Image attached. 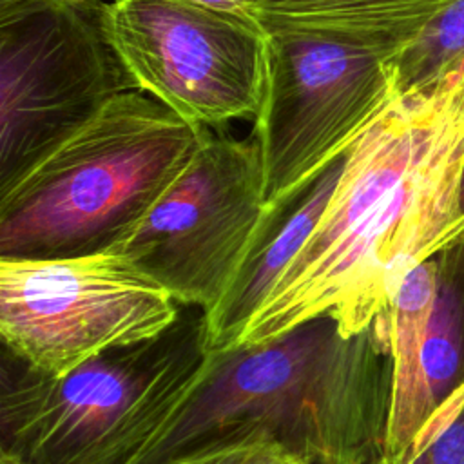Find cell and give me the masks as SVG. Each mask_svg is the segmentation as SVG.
<instances>
[{"mask_svg": "<svg viewBox=\"0 0 464 464\" xmlns=\"http://www.w3.org/2000/svg\"><path fill=\"white\" fill-rule=\"evenodd\" d=\"M462 183L464 54L424 80L395 82L236 346L321 315L344 337L384 319L406 276L464 237Z\"/></svg>", "mask_w": 464, "mask_h": 464, "instance_id": "1", "label": "cell"}, {"mask_svg": "<svg viewBox=\"0 0 464 464\" xmlns=\"http://www.w3.org/2000/svg\"><path fill=\"white\" fill-rule=\"evenodd\" d=\"M390 381L386 317L344 337L321 315L263 343L212 350L190 395L132 464L252 433L303 464H372L384 455Z\"/></svg>", "mask_w": 464, "mask_h": 464, "instance_id": "2", "label": "cell"}, {"mask_svg": "<svg viewBox=\"0 0 464 464\" xmlns=\"http://www.w3.org/2000/svg\"><path fill=\"white\" fill-rule=\"evenodd\" d=\"M208 134L141 91L116 96L0 183V257L109 248L176 181Z\"/></svg>", "mask_w": 464, "mask_h": 464, "instance_id": "3", "label": "cell"}, {"mask_svg": "<svg viewBox=\"0 0 464 464\" xmlns=\"http://www.w3.org/2000/svg\"><path fill=\"white\" fill-rule=\"evenodd\" d=\"M205 314L54 377L5 357L0 451L24 464H132L190 395L210 357Z\"/></svg>", "mask_w": 464, "mask_h": 464, "instance_id": "4", "label": "cell"}, {"mask_svg": "<svg viewBox=\"0 0 464 464\" xmlns=\"http://www.w3.org/2000/svg\"><path fill=\"white\" fill-rule=\"evenodd\" d=\"M286 210L266 201L256 138L210 130L176 181L109 248L132 259L181 306L207 314L228 295Z\"/></svg>", "mask_w": 464, "mask_h": 464, "instance_id": "5", "label": "cell"}, {"mask_svg": "<svg viewBox=\"0 0 464 464\" xmlns=\"http://www.w3.org/2000/svg\"><path fill=\"white\" fill-rule=\"evenodd\" d=\"M183 308L114 248L0 257L4 346L45 375L60 377L105 352L150 341L167 332Z\"/></svg>", "mask_w": 464, "mask_h": 464, "instance_id": "6", "label": "cell"}, {"mask_svg": "<svg viewBox=\"0 0 464 464\" xmlns=\"http://www.w3.org/2000/svg\"><path fill=\"white\" fill-rule=\"evenodd\" d=\"M256 138L266 201L286 210L384 105L395 85L393 54L328 33L274 27Z\"/></svg>", "mask_w": 464, "mask_h": 464, "instance_id": "7", "label": "cell"}, {"mask_svg": "<svg viewBox=\"0 0 464 464\" xmlns=\"http://www.w3.org/2000/svg\"><path fill=\"white\" fill-rule=\"evenodd\" d=\"M96 4L0 0V183L136 91Z\"/></svg>", "mask_w": 464, "mask_h": 464, "instance_id": "8", "label": "cell"}, {"mask_svg": "<svg viewBox=\"0 0 464 464\" xmlns=\"http://www.w3.org/2000/svg\"><path fill=\"white\" fill-rule=\"evenodd\" d=\"M96 13L136 91L210 130L256 118L268 62L257 18L192 0H102Z\"/></svg>", "mask_w": 464, "mask_h": 464, "instance_id": "9", "label": "cell"}, {"mask_svg": "<svg viewBox=\"0 0 464 464\" xmlns=\"http://www.w3.org/2000/svg\"><path fill=\"white\" fill-rule=\"evenodd\" d=\"M455 0H256L265 29L295 27L335 34L397 54Z\"/></svg>", "mask_w": 464, "mask_h": 464, "instance_id": "10", "label": "cell"}, {"mask_svg": "<svg viewBox=\"0 0 464 464\" xmlns=\"http://www.w3.org/2000/svg\"><path fill=\"white\" fill-rule=\"evenodd\" d=\"M437 290V263L428 259L406 276L386 315L392 381L382 457L390 464L404 459L422 428L419 417L420 359Z\"/></svg>", "mask_w": 464, "mask_h": 464, "instance_id": "11", "label": "cell"}, {"mask_svg": "<svg viewBox=\"0 0 464 464\" xmlns=\"http://www.w3.org/2000/svg\"><path fill=\"white\" fill-rule=\"evenodd\" d=\"M343 158L326 167L319 178L288 207L274 234L245 268L228 295L205 314L208 348L236 346L243 328L259 308L277 276L285 270L317 223L341 172Z\"/></svg>", "mask_w": 464, "mask_h": 464, "instance_id": "12", "label": "cell"}, {"mask_svg": "<svg viewBox=\"0 0 464 464\" xmlns=\"http://www.w3.org/2000/svg\"><path fill=\"white\" fill-rule=\"evenodd\" d=\"M464 346V310L459 290L439 281V290L420 359L419 417L422 426L455 392ZM422 430V428H420Z\"/></svg>", "mask_w": 464, "mask_h": 464, "instance_id": "13", "label": "cell"}, {"mask_svg": "<svg viewBox=\"0 0 464 464\" xmlns=\"http://www.w3.org/2000/svg\"><path fill=\"white\" fill-rule=\"evenodd\" d=\"M464 54V0H455L408 42L393 58L395 82L413 83Z\"/></svg>", "mask_w": 464, "mask_h": 464, "instance_id": "14", "label": "cell"}, {"mask_svg": "<svg viewBox=\"0 0 464 464\" xmlns=\"http://www.w3.org/2000/svg\"><path fill=\"white\" fill-rule=\"evenodd\" d=\"M160 464H303L268 435L227 437Z\"/></svg>", "mask_w": 464, "mask_h": 464, "instance_id": "15", "label": "cell"}, {"mask_svg": "<svg viewBox=\"0 0 464 464\" xmlns=\"http://www.w3.org/2000/svg\"><path fill=\"white\" fill-rule=\"evenodd\" d=\"M192 2L207 5V7H214V9H221V11H230V13H239V14L256 18V14H254L256 0H192Z\"/></svg>", "mask_w": 464, "mask_h": 464, "instance_id": "16", "label": "cell"}, {"mask_svg": "<svg viewBox=\"0 0 464 464\" xmlns=\"http://www.w3.org/2000/svg\"><path fill=\"white\" fill-rule=\"evenodd\" d=\"M40 2H53V4H71V5H87V4H96L102 0H40Z\"/></svg>", "mask_w": 464, "mask_h": 464, "instance_id": "17", "label": "cell"}, {"mask_svg": "<svg viewBox=\"0 0 464 464\" xmlns=\"http://www.w3.org/2000/svg\"><path fill=\"white\" fill-rule=\"evenodd\" d=\"M0 464H24V462H22V460H18L16 457L9 455V453L0 451Z\"/></svg>", "mask_w": 464, "mask_h": 464, "instance_id": "18", "label": "cell"}, {"mask_svg": "<svg viewBox=\"0 0 464 464\" xmlns=\"http://www.w3.org/2000/svg\"><path fill=\"white\" fill-rule=\"evenodd\" d=\"M460 201H462V210H464V183H462V198H460Z\"/></svg>", "mask_w": 464, "mask_h": 464, "instance_id": "19", "label": "cell"}]
</instances>
